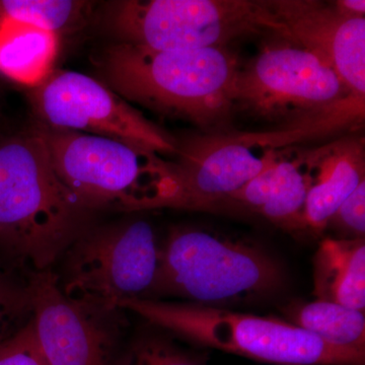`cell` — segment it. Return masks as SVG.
Here are the masks:
<instances>
[{
  "label": "cell",
  "mask_w": 365,
  "mask_h": 365,
  "mask_svg": "<svg viewBox=\"0 0 365 365\" xmlns=\"http://www.w3.org/2000/svg\"><path fill=\"white\" fill-rule=\"evenodd\" d=\"M240 66L227 48L160 51L116 42L101 58L113 91L153 111L195 124L206 134L232 131Z\"/></svg>",
  "instance_id": "1"
},
{
  "label": "cell",
  "mask_w": 365,
  "mask_h": 365,
  "mask_svg": "<svg viewBox=\"0 0 365 365\" xmlns=\"http://www.w3.org/2000/svg\"><path fill=\"white\" fill-rule=\"evenodd\" d=\"M88 212L57 177L37 129L0 143V250L9 258L48 270Z\"/></svg>",
  "instance_id": "2"
},
{
  "label": "cell",
  "mask_w": 365,
  "mask_h": 365,
  "mask_svg": "<svg viewBox=\"0 0 365 365\" xmlns=\"http://www.w3.org/2000/svg\"><path fill=\"white\" fill-rule=\"evenodd\" d=\"M287 281L279 262L256 245L203 228H178L160 248L157 276L145 299L172 297L222 307L273 297Z\"/></svg>",
  "instance_id": "3"
},
{
  "label": "cell",
  "mask_w": 365,
  "mask_h": 365,
  "mask_svg": "<svg viewBox=\"0 0 365 365\" xmlns=\"http://www.w3.org/2000/svg\"><path fill=\"white\" fill-rule=\"evenodd\" d=\"M128 309L192 342L276 365H364L365 351L329 344L274 317L239 313L191 302L132 299Z\"/></svg>",
  "instance_id": "4"
},
{
  "label": "cell",
  "mask_w": 365,
  "mask_h": 365,
  "mask_svg": "<svg viewBox=\"0 0 365 365\" xmlns=\"http://www.w3.org/2000/svg\"><path fill=\"white\" fill-rule=\"evenodd\" d=\"M104 21L117 42L160 51L227 48L250 36L288 38L268 0H125L109 2Z\"/></svg>",
  "instance_id": "5"
},
{
  "label": "cell",
  "mask_w": 365,
  "mask_h": 365,
  "mask_svg": "<svg viewBox=\"0 0 365 365\" xmlns=\"http://www.w3.org/2000/svg\"><path fill=\"white\" fill-rule=\"evenodd\" d=\"M60 181L90 210L148 209L167 160L138 146L83 132L36 127Z\"/></svg>",
  "instance_id": "6"
},
{
  "label": "cell",
  "mask_w": 365,
  "mask_h": 365,
  "mask_svg": "<svg viewBox=\"0 0 365 365\" xmlns=\"http://www.w3.org/2000/svg\"><path fill=\"white\" fill-rule=\"evenodd\" d=\"M71 246L60 287L71 302L106 318L124 300L148 297L160 261L150 223L136 220L88 228Z\"/></svg>",
  "instance_id": "7"
},
{
  "label": "cell",
  "mask_w": 365,
  "mask_h": 365,
  "mask_svg": "<svg viewBox=\"0 0 365 365\" xmlns=\"http://www.w3.org/2000/svg\"><path fill=\"white\" fill-rule=\"evenodd\" d=\"M352 93L330 64L294 41L272 36L235 78L232 116L290 123Z\"/></svg>",
  "instance_id": "8"
},
{
  "label": "cell",
  "mask_w": 365,
  "mask_h": 365,
  "mask_svg": "<svg viewBox=\"0 0 365 365\" xmlns=\"http://www.w3.org/2000/svg\"><path fill=\"white\" fill-rule=\"evenodd\" d=\"M31 104L42 125L90 132L138 146L153 153L175 155L178 140L124 102L97 79L69 71H53L31 88Z\"/></svg>",
  "instance_id": "9"
},
{
  "label": "cell",
  "mask_w": 365,
  "mask_h": 365,
  "mask_svg": "<svg viewBox=\"0 0 365 365\" xmlns=\"http://www.w3.org/2000/svg\"><path fill=\"white\" fill-rule=\"evenodd\" d=\"M241 132L206 134L178 141L175 162L167 169L148 209L217 211L228 197L256 177L279 150L257 155Z\"/></svg>",
  "instance_id": "10"
},
{
  "label": "cell",
  "mask_w": 365,
  "mask_h": 365,
  "mask_svg": "<svg viewBox=\"0 0 365 365\" xmlns=\"http://www.w3.org/2000/svg\"><path fill=\"white\" fill-rule=\"evenodd\" d=\"M36 339L49 365H109L113 340L102 317L62 292L51 271L35 272L25 288Z\"/></svg>",
  "instance_id": "11"
},
{
  "label": "cell",
  "mask_w": 365,
  "mask_h": 365,
  "mask_svg": "<svg viewBox=\"0 0 365 365\" xmlns=\"http://www.w3.org/2000/svg\"><path fill=\"white\" fill-rule=\"evenodd\" d=\"M289 39L333 67L348 90L365 96V16L345 14L335 2L268 0Z\"/></svg>",
  "instance_id": "12"
},
{
  "label": "cell",
  "mask_w": 365,
  "mask_h": 365,
  "mask_svg": "<svg viewBox=\"0 0 365 365\" xmlns=\"http://www.w3.org/2000/svg\"><path fill=\"white\" fill-rule=\"evenodd\" d=\"M299 153L312 175L307 230L322 234L341 204L365 181L364 139L346 135Z\"/></svg>",
  "instance_id": "13"
},
{
  "label": "cell",
  "mask_w": 365,
  "mask_h": 365,
  "mask_svg": "<svg viewBox=\"0 0 365 365\" xmlns=\"http://www.w3.org/2000/svg\"><path fill=\"white\" fill-rule=\"evenodd\" d=\"M313 294L364 312V239H332L319 242L313 259Z\"/></svg>",
  "instance_id": "14"
},
{
  "label": "cell",
  "mask_w": 365,
  "mask_h": 365,
  "mask_svg": "<svg viewBox=\"0 0 365 365\" xmlns=\"http://www.w3.org/2000/svg\"><path fill=\"white\" fill-rule=\"evenodd\" d=\"M59 36L24 21L0 19V73L30 86L40 85L53 71Z\"/></svg>",
  "instance_id": "15"
},
{
  "label": "cell",
  "mask_w": 365,
  "mask_h": 365,
  "mask_svg": "<svg viewBox=\"0 0 365 365\" xmlns=\"http://www.w3.org/2000/svg\"><path fill=\"white\" fill-rule=\"evenodd\" d=\"M285 321L329 344L365 351V314L359 309L316 299L283 307Z\"/></svg>",
  "instance_id": "16"
},
{
  "label": "cell",
  "mask_w": 365,
  "mask_h": 365,
  "mask_svg": "<svg viewBox=\"0 0 365 365\" xmlns=\"http://www.w3.org/2000/svg\"><path fill=\"white\" fill-rule=\"evenodd\" d=\"M312 187V175L302 155L283 158L279 153L276 177L268 202L259 215L289 232L307 230L306 204Z\"/></svg>",
  "instance_id": "17"
},
{
  "label": "cell",
  "mask_w": 365,
  "mask_h": 365,
  "mask_svg": "<svg viewBox=\"0 0 365 365\" xmlns=\"http://www.w3.org/2000/svg\"><path fill=\"white\" fill-rule=\"evenodd\" d=\"M93 2L81 0H0V19L24 21L60 35L83 28Z\"/></svg>",
  "instance_id": "18"
},
{
  "label": "cell",
  "mask_w": 365,
  "mask_h": 365,
  "mask_svg": "<svg viewBox=\"0 0 365 365\" xmlns=\"http://www.w3.org/2000/svg\"><path fill=\"white\" fill-rule=\"evenodd\" d=\"M121 365H207L198 355L182 351L160 336L143 338L134 344Z\"/></svg>",
  "instance_id": "19"
},
{
  "label": "cell",
  "mask_w": 365,
  "mask_h": 365,
  "mask_svg": "<svg viewBox=\"0 0 365 365\" xmlns=\"http://www.w3.org/2000/svg\"><path fill=\"white\" fill-rule=\"evenodd\" d=\"M0 365H49L41 351L32 319L0 342Z\"/></svg>",
  "instance_id": "20"
},
{
  "label": "cell",
  "mask_w": 365,
  "mask_h": 365,
  "mask_svg": "<svg viewBox=\"0 0 365 365\" xmlns=\"http://www.w3.org/2000/svg\"><path fill=\"white\" fill-rule=\"evenodd\" d=\"M332 225L345 235L346 239H364L365 234V181L345 199L332 216Z\"/></svg>",
  "instance_id": "21"
},
{
  "label": "cell",
  "mask_w": 365,
  "mask_h": 365,
  "mask_svg": "<svg viewBox=\"0 0 365 365\" xmlns=\"http://www.w3.org/2000/svg\"><path fill=\"white\" fill-rule=\"evenodd\" d=\"M26 311H30L26 290L16 289L0 280V342L14 334H9V330Z\"/></svg>",
  "instance_id": "22"
},
{
  "label": "cell",
  "mask_w": 365,
  "mask_h": 365,
  "mask_svg": "<svg viewBox=\"0 0 365 365\" xmlns=\"http://www.w3.org/2000/svg\"><path fill=\"white\" fill-rule=\"evenodd\" d=\"M334 2L342 13L348 16H365L364 0H338Z\"/></svg>",
  "instance_id": "23"
}]
</instances>
